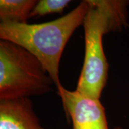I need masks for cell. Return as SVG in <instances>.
<instances>
[{"instance_id":"3","label":"cell","mask_w":129,"mask_h":129,"mask_svg":"<svg viewBox=\"0 0 129 129\" xmlns=\"http://www.w3.org/2000/svg\"><path fill=\"white\" fill-rule=\"evenodd\" d=\"M55 85L37 57L20 45L0 40V100L45 95Z\"/></svg>"},{"instance_id":"1","label":"cell","mask_w":129,"mask_h":129,"mask_svg":"<svg viewBox=\"0 0 129 129\" xmlns=\"http://www.w3.org/2000/svg\"><path fill=\"white\" fill-rule=\"evenodd\" d=\"M88 10L83 22L85 57L76 90L100 99L108 80V63L103 47V37L120 32L128 26L127 6L123 0H88Z\"/></svg>"},{"instance_id":"7","label":"cell","mask_w":129,"mask_h":129,"mask_svg":"<svg viewBox=\"0 0 129 129\" xmlns=\"http://www.w3.org/2000/svg\"><path fill=\"white\" fill-rule=\"evenodd\" d=\"M70 3V0L37 1L31 12L30 18L34 17H43L47 14L55 13H62Z\"/></svg>"},{"instance_id":"5","label":"cell","mask_w":129,"mask_h":129,"mask_svg":"<svg viewBox=\"0 0 129 129\" xmlns=\"http://www.w3.org/2000/svg\"><path fill=\"white\" fill-rule=\"evenodd\" d=\"M0 129H45L30 98L0 100Z\"/></svg>"},{"instance_id":"6","label":"cell","mask_w":129,"mask_h":129,"mask_svg":"<svg viewBox=\"0 0 129 129\" xmlns=\"http://www.w3.org/2000/svg\"><path fill=\"white\" fill-rule=\"evenodd\" d=\"M36 0H1L0 20L16 23H27Z\"/></svg>"},{"instance_id":"2","label":"cell","mask_w":129,"mask_h":129,"mask_svg":"<svg viewBox=\"0 0 129 129\" xmlns=\"http://www.w3.org/2000/svg\"><path fill=\"white\" fill-rule=\"evenodd\" d=\"M88 0L61 17L41 24L0 22V39L12 42L30 52L40 60L57 88L60 63L68 42L83 25L88 12Z\"/></svg>"},{"instance_id":"8","label":"cell","mask_w":129,"mask_h":129,"mask_svg":"<svg viewBox=\"0 0 129 129\" xmlns=\"http://www.w3.org/2000/svg\"><path fill=\"white\" fill-rule=\"evenodd\" d=\"M114 129H122V128H120V127H115V128H114Z\"/></svg>"},{"instance_id":"4","label":"cell","mask_w":129,"mask_h":129,"mask_svg":"<svg viewBox=\"0 0 129 129\" xmlns=\"http://www.w3.org/2000/svg\"><path fill=\"white\" fill-rule=\"evenodd\" d=\"M57 92L73 129H108L105 108L100 99L69 90L61 84Z\"/></svg>"}]
</instances>
